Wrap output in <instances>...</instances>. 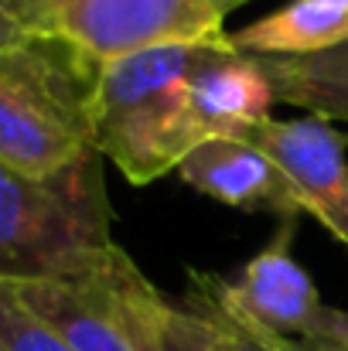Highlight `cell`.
I'll use <instances>...</instances> for the list:
<instances>
[{"label":"cell","instance_id":"6da1fadb","mask_svg":"<svg viewBox=\"0 0 348 351\" xmlns=\"http://www.w3.org/2000/svg\"><path fill=\"white\" fill-rule=\"evenodd\" d=\"M96 62L34 31L0 51V164L45 178L96 150Z\"/></svg>","mask_w":348,"mask_h":351},{"label":"cell","instance_id":"7a4b0ae2","mask_svg":"<svg viewBox=\"0 0 348 351\" xmlns=\"http://www.w3.org/2000/svg\"><path fill=\"white\" fill-rule=\"evenodd\" d=\"M113 208L100 150L34 178L0 164V280H65L113 242Z\"/></svg>","mask_w":348,"mask_h":351},{"label":"cell","instance_id":"3957f363","mask_svg":"<svg viewBox=\"0 0 348 351\" xmlns=\"http://www.w3.org/2000/svg\"><path fill=\"white\" fill-rule=\"evenodd\" d=\"M202 45H167L126 55L96 79V150L130 184L178 171L195 150L188 126V75Z\"/></svg>","mask_w":348,"mask_h":351},{"label":"cell","instance_id":"277c9868","mask_svg":"<svg viewBox=\"0 0 348 351\" xmlns=\"http://www.w3.org/2000/svg\"><path fill=\"white\" fill-rule=\"evenodd\" d=\"M294 235L297 219L280 222L277 235L242 266L235 280L219 273L188 269V280H195L226 314L294 345L308 348L348 351V311L332 307L311 273L294 256Z\"/></svg>","mask_w":348,"mask_h":351},{"label":"cell","instance_id":"5b68a950","mask_svg":"<svg viewBox=\"0 0 348 351\" xmlns=\"http://www.w3.org/2000/svg\"><path fill=\"white\" fill-rule=\"evenodd\" d=\"M45 31L96 65L150 48L219 45L232 38L212 0H58Z\"/></svg>","mask_w":348,"mask_h":351},{"label":"cell","instance_id":"8992f818","mask_svg":"<svg viewBox=\"0 0 348 351\" xmlns=\"http://www.w3.org/2000/svg\"><path fill=\"white\" fill-rule=\"evenodd\" d=\"M119 245L65 280L7 283L14 297L72 351H140L116 293Z\"/></svg>","mask_w":348,"mask_h":351},{"label":"cell","instance_id":"52a82bcc","mask_svg":"<svg viewBox=\"0 0 348 351\" xmlns=\"http://www.w3.org/2000/svg\"><path fill=\"white\" fill-rule=\"evenodd\" d=\"M242 140L270 154L287 174L297 202L348 252V157L345 140L321 117L266 119Z\"/></svg>","mask_w":348,"mask_h":351},{"label":"cell","instance_id":"ba28073f","mask_svg":"<svg viewBox=\"0 0 348 351\" xmlns=\"http://www.w3.org/2000/svg\"><path fill=\"white\" fill-rule=\"evenodd\" d=\"M273 89L253 55L229 41L202 45L188 75V126L195 147L216 136H246L270 119Z\"/></svg>","mask_w":348,"mask_h":351},{"label":"cell","instance_id":"9c48e42d","mask_svg":"<svg viewBox=\"0 0 348 351\" xmlns=\"http://www.w3.org/2000/svg\"><path fill=\"white\" fill-rule=\"evenodd\" d=\"M174 174L198 195L239 212H270L283 222L304 212L280 164L239 136H216L198 143Z\"/></svg>","mask_w":348,"mask_h":351},{"label":"cell","instance_id":"30bf717a","mask_svg":"<svg viewBox=\"0 0 348 351\" xmlns=\"http://www.w3.org/2000/svg\"><path fill=\"white\" fill-rule=\"evenodd\" d=\"M116 293L140 351H232L226 324L202 297H164L126 252L116 259Z\"/></svg>","mask_w":348,"mask_h":351},{"label":"cell","instance_id":"8fae6325","mask_svg":"<svg viewBox=\"0 0 348 351\" xmlns=\"http://www.w3.org/2000/svg\"><path fill=\"white\" fill-rule=\"evenodd\" d=\"M348 41V0H290L239 27L232 45L246 55H318Z\"/></svg>","mask_w":348,"mask_h":351},{"label":"cell","instance_id":"7c38bea8","mask_svg":"<svg viewBox=\"0 0 348 351\" xmlns=\"http://www.w3.org/2000/svg\"><path fill=\"white\" fill-rule=\"evenodd\" d=\"M263 69L273 99L304 110L308 117L348 123V41L318 55H253Z\"/></svg>","mask_w":348,"mask_h":351},{"label":"cell","instance_id":"4fadbf2b","mask_svg":"<svg viewBox=\"0 0 348 351\" xmlns=\"http://www.w3.org/2000/svg\"><path fill=\"white\" fill-rule=\"evenodd\" d=\"M0 351H72L55 331H48L0 280Z\"/></svg>","mask_w":348,"mask_h":351},{"label":"cell","instance_id":"5bb4252c","mask_svg":"<svg viewBox=\"0 0 348 351\" xmlns=\"http://www.w3.org/2000/svg\"><path fill=\"white\" fill-rule=\"evenodd\" d=\"M192 293L195 297H202L216 314H219V321L226 324V331H229V341H232V351H332V348H308V345H294V341H283V338H273V335H266V331H259V328H253V324H246V321H239V317H232L226 314L195 280H192Z\"/></svg>","mask_w":348,"mask_h":351},{"label":"cell","instance_id":"9a60e30c","mask_svg":"<svg viewBox=\"0 0 348 351\" xmlns=\"http://www.w3.org/2000/svg\"><path fill=\"white\" fill-rule=\"evenodd\" d=\"M55 7H58V0H0V10L10 21H17L27 34L45 31V24H48Z\"/></svg>","mask_w":348,"mask_h":351},{"label":"cell","instance_id":"2e32d148","mask_svg":"<svg viewBox=\"0 0 348 351\" xmlns=\"http://www.w3.org/2000/svg\"><path fill=\"white\" fill-rule=\"evenodd\" d=\"M24 38H27V31H24L17 21H10L3 10H0V51H3V48H14V45H21Z\"/></svg>","mask_w":348,"mask_h":351},{"label":"cell","instance_id":"e0dca14e","mask_svg":"<svg viewBox=\"0 0 348 351\" xmlns=\"http://www.w3.org/2000/svg\"><path fill=\"white\" fill-rule=\"evenodd\" d=\"M212 3L219 7V14H222V17H226L229 10H235V0H212Z\"/></svg>","mask_w":348,"mask_h":351},{"label":"cell","instance_id":"ac0fdd59","mask_svg":"<svg viewBox=\"0 0 348 351\" xmlns=\"http://www.w3.org/2000/svg\"><path fill=\"white\" fill-rule=\"evenodd\" d=\"M242 3H249V0H235V7H242Z\"/></svg>","mask_w":348,"mask_h":351}]
</instances>
